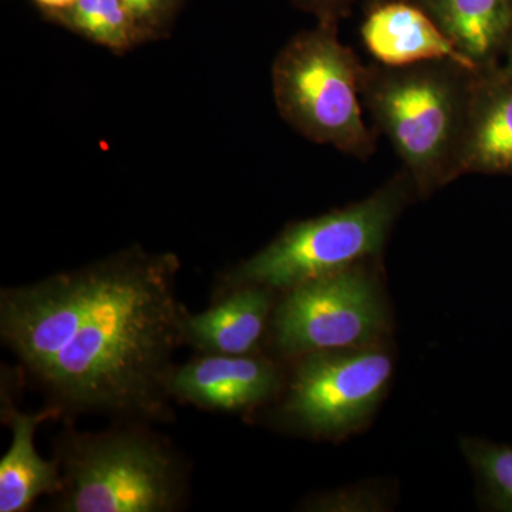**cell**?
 Listing matches in <instances>:
<instances>
[{
	"label": "cell",
	"mask_w": 512,
	"mask_h": 512,
	"mask_svg": "<svg viewBox=\"0 0 512 512\" xmlns=\"http://www.w3.org/2000/svg\"><path fill=\"white\" fill-rule=\"evenodd\" d=\"M175 269L168 255L110 259L93 308L39 379L72 409H156L187 319L174 295Z\"/></svg>",
	"instance_id": "6da1fadb"
},
{
	"label": "cell",
	"mask_w": 512,
	"mask_h": 512,
	"mask_svg": "<svg viewBox=\"0 0 512 512\" xmlns=\"http://www.w3.org/2000/svg\"><path fill=\"white\" fill-rule=\"evenodd\" d=\"M476 73L450 60L404 67L365 64L363 106L420 194L429 195L463 175L461 158Z\"/></svg>",
	"instance_id": "7a4b0ae2"
},
{
	"label": "cell",
	"mask_w": 512,
	"mask_h": 512,
	"mask_svg": "<svg viewBox=\"0 0 512 512\" xmlns=\"http://www.w3.org/2000/svg\"><path fill=\"white\" fill-rule=\"evenodd\" d=\"M365 64L339 39V23L318 22L293 36L272 66L282 119L309 141L360 160L375 154L377 137L363 117Z\"/></svg>",
	"instance_id": "3957f363"
},
{
	"label": "cell",
	"mask_w": 512,
	"mask_h": 512,
	"mask_svg": "<svg viewBox=\"0 0 512 512\" xmlns=\"http://www.w3.org/2000/svg\"><path fill=\"white\" fill-rule=\"evenodd\" d=\"M416 191L406 171L365 200L289 225L271 244L228 276L234 285L293 286L380 254L394 221Z\"/></svg>",
	"instance_id": "277c9868"
},
{
	"label": "cell",
	"mask_w": 512,
	"mask_h": 512,
	"mask_svg": "<svg viewBox=\"0 0 512 512\" xmlns=\"http://www.w3.org/2000/svg\"><path fill=\"white\" fill-rule=\"evenodd\" d=\"M62 510L164 512L180 497L174 458L134 433L74 436L64 456Z\"/></svg>",
	"instance_id": "5b68a950"
},
{
	"label": "cell",
	"mask_w": 512,
	"mask_h": 512,
	"mask_svg": "<svg viewBox=\"0 0 512 512\" xmlns=\"http://www.w3.org/2000/svg\"><path fill=\"white\" fill-rule=\"evenodd\" d=\"M376 288L362 262L289 288L274 315L276 346L308 355L370 345L384 325Z\"/></svg>",
	"instance_id": "8992f818"
},
{
	"label": "cell",
	"mask_w": 512,
	"mask_h": 512,
	"mask_svg": "<svg viewBox=\"0 0 512 512\" xmlns=\"http://www.w3.org/2000/svg\"><path fill=\"white\" fill-rule=\"evenodd\" d=\"M392 373V357L382 350L308 353L296 367L285 416L313 434L345 433L372 413Z\"/></svg>",
	"instance_id": "52a82bcc"
},
{
	"label": "cell",
	"mask_w": 512,
	"mask_h": 512,
	"mask_svg": "<svg viewBox=\"0 0 512 512\" xmlns=\"http://www.w3.org/2000/svg\"><path fill=\"white\" fill-rule=\"evenodd\" d=\"M110 261L53 276L0 298V332L37 377L72 339L109 278Z\"/></svg>",
	"instance_id": "ba28073f"
},
{
	"label": "cell",
	"mask_w": 512,
	"mask_h": 512,
	"mask_svg": "<svg viewBox=\"0 0 512 512\" xmlns=\"http://www.w3.org/2000/svg\"><path fill=\"white\" fill-rule=\"evenodd\" d=\"M363 45L375 62L390 67L450 60L478 72L419 5L406 0L372 5L362 29Z\"/></svg>",
	"instance_id": "9c48e42d"
},
{
	"label": "cell",
	"mask_w": 512,
	"mask_h": 512,
	"mask_svg": "<svg viewBox=\"0 0 512 512\" xmlns=\"http://www.w3.org/2000/svg\"><path fill=\"white\" fill-rule=\"evenodd\" d=\"M276 384V370L265 360L210 353L173 373L168 390L198 406L231 412L264 402Z\"/></svg>",
	"instance_id": "30bf717a"
},
{
	"label": "cell",
	"mask_w": 512,
	"mask_h": 512,
	"mask_svg": "<svg viewBox=\"0 0 512 512\" xmlns=\"http://www.w3.org/2000/svg\"><path fill=\"white\" fill-rule=\"evenodd\" d=\"M461 171L512 175V74L500 66L474 76Z\"/></svg>",
	"instance_id": "8fae6325"
},
{
	"label": "cell",
	"mask_w": 512,
	"mask_h": 512,
	"mask_svg": "<svg viewBox=\"0 0 512 512\" xmlns=\"http://www.w3.org/2000/svg\"><path fill=\"white\" fill-rule=\"evenodd\" d=\"M478 72L500 66L512 35L510 0H414Z\"/></svg>",
	"instance_id": "7c38bea8"
},
{
	"label": "cell",
	"mask_w": 512,
	"mask_h": 512,
	"mask_svg": "<svg viewBox=\"0 0 512 512\" xmlns=\"http://www.w3.org/2000/svg\"><path fill=\"white\" fill-rule=\"evenodd\" d=\"M214 308L187 316L184 336L211 355H247L264 332L271 311L265 286L244 285Z\"/></svg>",
	"instance_id": "4fadbf2b"
},
{
	"label": "cell",
	"mask_w": 512,
	"mask_h": 512,
	"mask_svg": "<svg viewBox=\"0 0 512 512\" xmlns=\"http://www.w3.org/2000/svg\"><path fill=\"white\" fill-rule=\"evenodd\" d=\"M52 413L10 414L13 440L0 461V511H23L39 495L63 490V478L57 464L43 460L35 447L36 427Z\"/></svg>",
	"instance_id": "5bb4252c"
},
{
	"label": "cell",
	"mask_w": 512,
	"mask_h": 512,
	"mask_svg": "<svg viewBox=\"0 0 512 512\" xmlns=\"http://www.w3.org/2000/svg\"><path fill=\"white\" fill-rule=\"evenodd\" d=\"M80 35L123 52L143 40L136 23L121 0H76L73 6L52 15Z\"/></svg>",
	"instance_id": "9a60e30c"
},
{
	"label": "cell",
	"mask_w": 512,
	"mask_h": 512,
	"mask_svg": "<svg viewBox=\"0 0 512 512\" xmlns=\"http://www.w3.org/2000/svg\"><path fill=\"white\" fill-rule=\"evenodd\" d=\"M466 453L498 504L512 511V447L468 443Z\"/></svg>",
	"instance_id": "2e32d148"
},
{
	"label": "cell",
	"mask_w": 512,
	"mask_h": 512,
	"mask_svg": "<svg viewBox=\"0 0 512 512\" xmlns=\"http://www.w3.org/2000/svg\"><path fill=\"white\" fill-rule=\"evenodd\" d=\"M141 37L157 36L173 19L180 0H121Z\"/></svg>",
	"instance_id": "e0dca14e"
},
{
	"label": "cell",
	"mask_w": 512,
	"mask_h": 512,
	"mask_svg": "<svg viewBox=\"0 0 512 512\" xmlns=\"http://www.w3.org/2000/svg\"><path fill=\"white\" fill-rule=\"evenodd\" d=\"M303 12L311 13L318 22L339 23L352 10L355 0H292Z\"/></svg>",
	"instance_id": "ac0fdd59"
},
{
	"label": "cell",
	"mask_w": 512,
	"mask_h": 512,
	"mask_svg": "<svg viewBox=\"0 0 512 512\" xmlns=\"http://www.w3.org/2000/svg\"><path fill=\"white\" fill-rule=\"evenodd\" d=\"M33 2L52 16L55 15V13H60L63 12V10L69 9L70 6H73L74 3H76V0H33Z\"/></svg>",
	"instance_id": "d6986e66"
},
{
	"label": "cell",
	"mask_w": 512,
	"mask_h": 512,
	"mask_svg": "<svg viewBox=\"0 0 512 512\" xmlns=\"http://www.w3.org/2000/svg\"><path fill=\"white\" fill-rule=\"evenodd\" d=\"M500 67L504 70L505 73L512 74V35L510 37V42H508L507 47H505V52L503 59H501Z\"/></svg>",
	"instance_id": "ffe728a7"
},
{
	"label": "cell",
	"mask_w": 512,
	"mask_h": 512,
	"mask_svg": "<svg viewBox=\"0 0 512 512\" xmlns=\"http://www.w3.org/2000/svg\"><path fill=\"white\" fill-rule=\"evenodd\" d=\"M389 2V0H373L372 5H376V3ZM406 2H414V0H406Z\"/></svg>",
	"instance_id": "44dd1931"
},
{
	"label": "cell",
	"mask_w": 512,
	"mask_h": 512,
	"mask_svg": "<svg viewBox=\"0 0 512 512\" xmlns=\"http://www.w3.org/2000/svg\"><path fill=\"white\" fill-rule=\"evenodd\" d=\"M511 6H512V0H510Z\"/></svg>",
	"instance_id": "7402d4cb"
}]
</instances>
